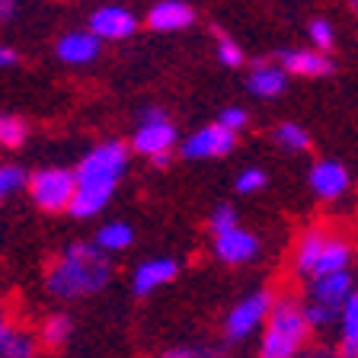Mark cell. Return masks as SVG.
Here are the masks:
<instances>
[{"mask_svg": "<svg viewBox=\"0 0 358 358\" xmlns=\"http://www.w3.org/2000/svg\"><path fill=\"white\" fill-rule=\"evenodd\" d=\"M313 329L301 310V298L294 294H275L272 310L262 323L256 358H298L310 345Z\"/></svg>", "mask_w": 358, "mask_h": 358, "instance_id": "3", "label": "cell"}, {"mask_svg": "<svg viewBox=\"0 0 358 358\" xmlns=\"http://www.w3.org/2000/svg\"><path fill=\"white\" fill-rule=\"evenodd\" d=\"M327 237H329V227H323V224H313V227H307V231L298 234V240L291 246V259H288L291 275L298 278V282H307V278L313 275Z\"/></svg>", "mask_w": 358, "mask_h": 358, "instance_id": "11", "label": "cell"}, {"mask_svg": "<svg viewBox=\"0 0 358 358\" xmlns=\"http://www.w3.org/2000/svg\"><path fill=\"white\" fill-rule=\"evenodd\" d=\"M16 329V320H13V310L7 307V301H0V349L7 343V336Z\"/></svg>", "mask_w": 358, "mask_h": 358, "instance_id": "32", "label": "cell"}, {"mask_svg": "<svg viewBox=\"0 0 358 358\" xmlns=\"http://www.w3.org/2000/svg\"><path fill=\"white\" fill-rule=\"evenodd\" d=\"M246 122H250V115H246L240 106H227V109H221V115H217V125L227 128V131H234V134L243 131Z\"/></svg>", "mask_w": 358, "mask_h": 358, "instance_id": "30", "label": "cell"}, {"mask_svg": "<svg viewBox=\"0 0 358 358\" xmlns=\"http://www.w3.org/2000/svg\"><path fill=\"white\" fill-rule=\"evenodd\" d=\"M240 224V215L234 205H227V201H221V205H215L208 215V231L211 234H224V231H231V227H237Z\"/></svg>", "mask_w": 358, "mask_h": 358, "instance_id": "27", "label": "cell"}, {"mask_svg": "<svg viewBox=\"0 0 358 358\" xmlns=\"http://www.w3.org/2000/svg\"><path fill=\"white\" fill-rule=\"evenodd\" d=\"M237 148V134L215 125H201L199 131H192L186 141H179L176 150L179 157H186V160H221L227 157L231 150Z\"/></svg>", "mask_w": 358, "mask_h": 358, "instance_id": "7", "label": "cell"}, {"mask_svg": "<svg viewBox=\"0 0 358 358\" xmlns=\"http://www.w3.org/2000/svg\"><path fill=\"white\" fill-rule=\"evenodd\" d=\"M20 189H26V170L16 164H0V205Z\"/></svg>", "mask_w": 358, "mask_h": 358, "instance_id": "24", "label": "cell"}, {"mask_svg": "<svg viewBox=\"0 0 358 358\" xmlns=\"http://www.w3.org/2000/svg\"><path fill=\"white\" fill-rule=\"evenodd\" d=\"M272 301H275L272 288H259L253 294L240 298L224 317V345H240L246 339H253L266 323L268 310H272Z\"/></svg>", "mask_w": 358, "mask_h": 358, "instance_id": "6", "label": "cell"}, {"mask_svg": "<svg viewBox=\"0 0 358 358\" xmlns=\"http://www.w3.org/2000/svg\"><path fill=\"white\" fill-rule=\"evenodd\" d=\"M217 61H221L224 67H240L243 64V48L237 45V38L224 36L221 29H217Z\"/></svg>", "mask_w": 358, "mask_h": 358, "instance_id": "29", "label": "cell"}, {"mask_svg": "<svg viewBox=\"0 0 358 358\" xmlns=\"http://www.w3.org/2000/svg\"><path fill=\"white\" fill-rule=\"evenodd\" d=\"M307 182H310V192L323 201H339L352 186V176L339 160H317L307 173Z\"/></svg>", "mask_w": 358, "mask_h": 358, "instance_id": "13", "label": "cell"}, {"mask_svg": "<svg viewBox=\"0 0 358 358\" xmlns=\"http://www.w3.org/2000/svg\"><path fill=\"white\" fill-rule=\"evenodd\" d=\"M26 138H29L26 119H20L13 112H0V150H20Z\"/></svg>", "mask_w": 358, "mask_h": 358, "instance_id": "22", "label": "cell"}, {"mask_svg": "<svg viewBox=\"0 0 358 358\" xmlns=\"http://www.w3.org/2000/svg\"><path fill=\"white\" fill-rule=\"evenodd\" d=\"M112 282V259L93 240L67 243L45 272V288L58 301H83L93 298Z\"/></svg>", "mask_w": 358, "mask_h": 358, "instance_id": "2", "label": "cell"}, {"mask_svg": "<svg viewBox=\"0 0 358 358\" xmlns=\"http://www.w3.org/2000/svg\"><path fill=\"white\" fill-rule=\"evenodd\" d=\"M275 144L282 150H291V154H304V150H310L313 141L304 125H298V122H282V125L275 128Z\"/></svg>", "mask_w": 358, "mask_h": 358, "instance_id": "23", "label": "cell"}, {"mask_svg": "<svg viewBox=\"0 0 358 358\" xmlns=\"http://www.w3.org/2000/svg\"><path fill=\"white\" fill-rule=\"evenodd\" d=\"M288 87V74L278 61H256L250 67V77H246V90L253 93L256 99H275L285 93Z\"/></svg>", "mask_w": 358, "mask_h": 358, "instance_id": "16", "label": "cell"}, {"mask_svg": "<svg viewBox=\"0 0 358 358\" xmlns=\"http://www.w3.org/2000/svg\"><path fill=\"white\" fill-rule=\"evenodd\" d=\"M157 358H224L221 345H173Z\"/></svg>", "mask_w": 358, "mask_h": 358, "instance_id": "28", "label": "cell"}, {"mask_svg": "<svg viewBox=\"0 0 358 358\" xmlns=\"http://www.w3.org/2000/svg\"><path fill=\"white\" fill-rule=\"evenodd\" d=\"M20 7H22V0H0V26L13 22L20 16Z\"/></svg>", "mask_w": 358, "mask_h": 358, "instance_id": "33", "label": "cell"}, {"mask_svg": "<svg viewBox=\"0 0 358 358\" xmlns=\"http://www.w3.org/2000/svg\"><path fill=\"white\" fill-rule=\"evenodd\" d=\"M349 3H352V10H355V13H358V0H349Z\"/></svg>", "mask_w": 358, "mask_h": 358, "instance_id": "35", "label": "cell"}, {"mask_svg": "<svg viewBox=\"0 0 358 358\" xmlns=\"http://www.w3.org/2000/svg\"><path fill=\"white\" fill-rule=\"evenodd\" d=\"M211 250H215V256L224 266H250V262H256V256L262 253V243L253 231H246L243 224H237L231 231L215 234Z\"/></svg>", "mask_w": 358, "mask_h": 358, "instance_id": "9", "label": "cell"}, {"mask_svg": "<svg viewBox=\"0 0 358 358\" xmlns=\"http://www.w3.org/2000/svg\"><path fill=\"white\" fill-rule=\"evenodd\" d=\"M336 349L345 358H358V288H352V294L345 298V304L339 307V320H336Z\"/></svg>", "mask_w": 358, "mask_h": 358, "instance_id": "18", "label": "cell"}, {"mask_svg": "<svg viewBox=\"0 0 358 358\" xmlns=\"http://www.w3.org/2000/svg\"><path fill=\"white\" fill-rule=\"evenodd\" d=\"M278 64L285 67V74H294V77H327L336 71L333 58L317 48H291V52H278Z\"/></svg>", "mask_w": 358, "mask_h": 358, "instance_id": "15", "label": "cell"}, {"mask_svg": "<svg viewBox=\"0 0 358 358\" xmlns=\"http://www.w3.org/2000/svg\"><path fill=\"white\" fill-rule=\"evenodd\" d=\"M87 29L99 38V42H122V38L134 36L138 29V20H134L131 10L119 7V3H103L90 13Z\"/></svg>", "mask_w": 358, "mask_h": 358, "instance_id": "10", "label": "cell"}, {"mask_svg": "<svg viewBox=\"0 0 358 358\" xmlns=\"http://www.w3.org/2000/svg\"><path fill=\"white\" fill-rule=\"evenodd\" d=\"M38 352L42 349H38L36 333L16 323V329L7 336V343L0 349V358H38Z\"/></svg>", "mask_w": 358, "mask_h": 358, "instance_id": "21", "label": "cell"}, {"mask_svg": "<svg viewBox=\"0 0 358 358\" xmlns=\"http://www.w3.org/2000/svg\"><path fill=\"white\" fill-rule=\"evenodd\" d=\"M268 182L266 170L262 166H246V170L237 173V179H234V189H237V195H256L262 192Z\"/></svg>", "mask_w": 358, "mask_h": 358, "instance_id": "25", "label": "cell"}, {"mask_svg": "<svg viewBox=\"0 0 358 358\" xmlns=\"http://www.w3.org/2000/svg\"><path fill=\"white\" fill-rule=\"evenodd\" d=\"M179 275V262L170 256H154L134 266L131 272V294L134 298H148L154 291H160L164 285H170Z\"/></svg>", "mask_w": 358, "mask_h": 358, "instance_id": "12", "label": "cell"}, {"mask_svg": "<svg viewBox=\"0 0 358 358\" xmlns=\"http://www.w3.org/2000/svg\"><path fill=\"white\" fill-rule=\"evenodd\" d=\"M26 192L32 205L45 215H67L71 199H74V170L42 166L36 173H26Z\"/></svg>", "mask_w": 358, "mask_h": 358, "instance_id": "5", "label": "cell"}, {"mask_svg": "<svg viewBox=\"0 0 358 358\" xmlns=\"http://www.w3.org/2000/svg\"><path fill=\"white\" fill-rule=\"evenodd\" d=\"M298 358H345V355H339V349L329 343H310Z\"/></svg>", "mask_w": 358, "mask_h": 358, "instance_id": "31", "label": "cell"}, {"mask_svg": "<svg viewBox=\"0 0 358 358\" xmlns=\"http://www.w3.org/2000/svg\"><path fill=\"white\" fill-rule=\"evenodd\" d=\"M93 243H96L106 256L125 253L128 246L134 243V227L128 221H106L103 227L93 234Z\"/></svg>", "mask_w": 358, "mask_h": 358, "instance_id": "20", "label": "cell"}, {"mask_svg": "<svg viewBox=\"0 0 358 358\" xmlns=\"http://www.w3.org/2000/svg\"><path fill=\"white\" fill-rule=\"evenodd\" d=\"M99 42L96 36L90 29H71L55 42V55H58L61 64H71V67H83V64H93L99 58Z\"/></svg>", "mask_w": 358, "mask_h": 358, "instance_id": "14", "label": "cell"}, {"mask_svg": "<svg viewBox=\"0 0 358 358\" xmlns=\"http://www.w3.org/2000/svg\"><path fill=\"white\" fill-rule=\"evenodd\" d=\"M16 61H20V52L13 45H0V67H13Z\"/></svg>", "mask_w": 358, "mask_h": 358, "instance_id": "34", "label": "cell"}, {"mask_svg": "<svg viewBox=\"0 0 358 358\" xmlns=\"http://www.w3.org/2000/svg\"><path fill=\"white\" fill-rule=\"evenodd\" d=\"M176 144H179V128L173 125V119L166 115L164 106H144L128 148H131L134 154L148 157L154 166H166L173 150H176Z\"/></svg>", "mask_w": 358, "mask_h": 358, "instance_id": "4", "label": "cell"}, {"mask_svg": "<svg viewBox=\"0 0 358 358\" xmlns=\"http://www.w3.org/2000/svg\"><path fill=\"white\" fill-rule=\"evenodd\" d=\"M307 36H310V48H317V52H323V55L333 52L336 32H333V26H329V20H310Z\"/></svg>", "mask_w": 358, "mask_h": 358, "instance_id": "26", "label": "cell"}, {"mask_svg": "<svg viewBox=\"0 0 358 358\" xmlns=\"http://www.w3.org/2000/svg\"><path fill=\"white\" fill-rule=\"evenodd\" d=\"M128 160H131V148L119 138H109V141L90 148L80 157V164L74 166V199H71L67 215L77 221L103 215L112 195L119 192V182L125 179Z\"/></svg>", "mask_w": 358, "mask_h": 358, "instance_id": "1", "label": "cell"}, {"mask_svg": "<svg viewBox=\"0 0 358 358\" xmlns=\"http://www.w3.org/2000/svg\"><path fill=\"white\" fill-rule=\"evenodd\" d=\"M71 336H74V320H71V313H64V310H52L36 329L38 349H45V352L64 349V345L71 343Z\"/></svg>", "mask_w": 358, "mask_h": 358, "instance_id": "19", "label": "cell"}, {"mask_svg": "<svg viewBox=\"0 0 358 358\" xmlns=\"http://www.w3.org/2000/svg\"><path fill=\"white\" fill-rule=\"evenodd\" d=\"M352 288H355V278H352L349 268H343V272H329V275L307 278L301 301H304V304L327 307V310L339 313V307L345 304V298L352 294Z\"/></svg>", "mask_w": 358, "mask_h": 358, "instance_id": "8", "label": "cell"}, {"mask_svg": "<svg viewBox=\"0 0 358 358\" xmlns=\"http://www.w3.org/2000/svg\"><path fill=\"white\" fill-rule=\"evenodd\" d=\"M195 22V10L186 0H157L148 13V26L154 32H179Z\"/></svg>", "mask_w": 358, "mask_h": 358, "instance_id": "17", "label": "cell"}]
</instances>
